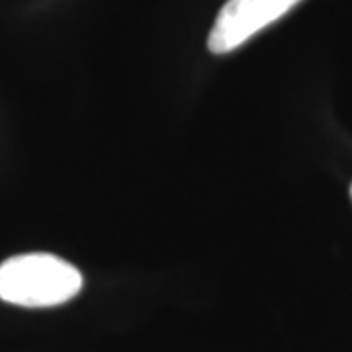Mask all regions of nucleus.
<instances>
[{"instance_id": "nucleus-3", "label": "nucleus", "mask_w": 352, "mask_h": 352, "mask_svg": "<svg viewBox=\"0 0 352 352\" xmlns=\"http://www.w3.org/2000/svg\"><path fill=\"white\" fill-rule=\"evenodd\" d=\"M351 194H352V186H351Z\"/></svg>"}, {"instance_id": "nucleus-2", "label": "nucleus", "mask_w": 352, "mask_h": 352, "mask_svg": "<svg viewBox=\"0 0 352 352\" xmlns=\"http://www.w3.org/2000/svg\"><path fill=\"white\" fill-rule=\"evenodd\" d=\"M302 0H227L215 18L208 50L226 55L274 24Z\"/></svg>"}, {"instance_id": "nucleus-1", "label": "nucleus", "mask_w": 352, "mask_h": 352, "mask_svg": "<svg viewBox=\"0 0 352 352\" xmlns=\"http://www.w3.org/2000/svg\"><path fill=\"white\" fill-rule=\"evenodd\" d=\"M82 289L75 264L50 252H25L0 263V300L20 307H55Z\"/></svg>"}]
</instances>
